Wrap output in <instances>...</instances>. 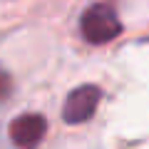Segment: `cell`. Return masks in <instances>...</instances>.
<instances>
[{
  "label": "cell",
  "instance_id": "1",
  "mask_svg": "<svg viewBox=\"0 0 149 149\" xmlns=\"http://www.w3.org/2000/svg\"><path fill=\"white\" fill-rule=\"evenodd\" d=\"M80 30L82 37L92 45H107L109 40L122 32V22H119L117 13L104 3H95L90 5L80 17Z\"/></svg>",
  "mask_w": 149,
  "mask_h": 149
},
{
  "label": "cell",
  "instance_id": "2",
  "mask_svg": "<svg viewBox=\"0 0 149 149\" xmlns=\"http://www.w3.org/2000/svg\"><path fill=\"white\" fill-rule=\"evenodd\" d=\"M102 90L97 85H82L77 90H72L65 100L62 107V119L67 124H82L95 114L97 104H100Z\"/></svg>",
  "mask_w": 149,
  "mask_h": 149
},
{
  "label": "cell",
  "instance_id": "3",
  "mask_svg": "<svg viewBox=\"0 0 149 149\" xmlns=\"http://www.w3.org/2000/svg\"><path fill=\"white\" fill-rule=\"evenodd\" d=\"M45 134H47V119L35 112H25L10 124V139L17 149H37Z\"/></svg>",
  "mask_w": 149,
  "mask_h": 149
},
{
  "label": "cell",
  "instance_id": "4",
  "mask_svg": "<svg viewBox=\"0 0 149 149\" xmlns=\"http://www.w3.org/2000/svg\"><path fill=\"white\" fill-rule=\"evenodd\" d=\"M10 87H13V85H10V77H8V74L0 70V100H5V97H8Z\"/></svg>",
  "mask_w": 149,
  "mask_h": 149
}]
</instances>
